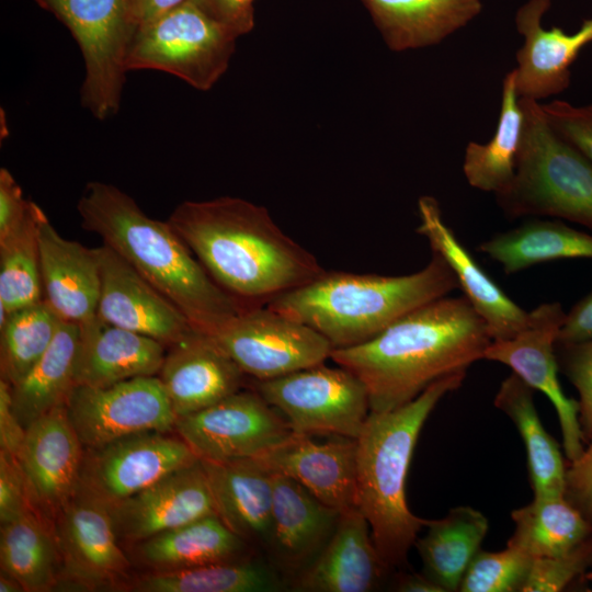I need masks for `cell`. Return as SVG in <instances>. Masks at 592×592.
Returning a JSON list of instances; mask_svg holds the SVG:
<instances>
[{
  "instance_id": "1",
  "label": "cell",
  "mask_w": 592,
  "mask_h": 592,
  "mask_svg": "<svg viewBox=\"0 0 592 592\" xmlns=\"http://www.w3.org/2000/svg\"><path fill=\"white\" fill-rule=\"evenodd\" d=\"M167 221L209 276L243 307L265 306L326 271L264 206L241 197L185 201Z\"/></svg>"
},
{
  "instance_id": "2",
  "label": "cell",
  "mask_w": 592,
  "mask_h": 592,
  "mask_svg": "<svg viewBox=\"0 0 592 592\" xmlns=\"http://www.w3.org/2000/svg\"><path fill=\"white\" fill-rule=\"evenodd\" d=\"M492 342L463 297H441L406 314L375 338L333 349L330 358L365 385L371 412L399 408L432 383L466 372Z\"/></svg>"
},
{
  "instance_id": "3",
  "label": "cell",
  "mask_w": 592,
  "mask_h": 592,
  "mask_svg": "<svg viewBox=\"0 0 592 592\" xmlns=\"http://www.w3.org/2000/svg\"><path fill=\"white\" fill-rule=\"evenodd\" d=\"M77 210L82 228L98 235L168 298L195 331L213 337L248 308L209 276L168 221L148 216L115 185L89 182Z\"/></svg>"
},
{
  "instance_id": "4",
  "label": "cell",
  "mask_w": 592,
  "mask_h": 592,
  "mask_svg": "<svg viewBox=\"0 0 592 592\" xmlns=\"http://www.w3.org/2000/svg\"><path fill=\"white\" fill-rule=\"evenodd\" d=\"M466 372L432 383L408 403L369 412L356 440V508L367 520L373 540L394 570L407 565L408 553L428 520L407 504L406 480L421 429L437 402L457 389Z\"/></svg>"
},
{
  "instance_id": "5",
  "label": "cell",
  "mask_w": 592,
  "mask_h": 592,
  "mask_svg": "<svg viewBox=\"0 0 592 592\" xmlns=\"http://www.w3.org/2000/svg\"><path fill=\"white\" fill-rule=\"evenodd\" d=\"M457 287L447 263L432 252L423 269L407 275L325 271L266 306L311 327L333 349H343L367 342L406 314Z\"/></svg>"
},
{
  "instance_id": "6",
  "label": "cell",
  "mask_w": 592,
  "mask_h": 592,
  "mask_svg": "<svg viewBox=\"0 0 592 592\" xmlns=\"http://www.w3.org/2000/svg\"><path fill=\"white\" fill-rule=\"evenodd\" d=\"M523 133L515 175L496 195L510 218L549 216L592 229V162L549 125L542 103L520 99Z\"/></svg>"
},
{
  "instance_id": "7",
  "label": "cell",
  "mask_w": 592,
  "mask_h": 592,
  "mask_svg": "<svg viewBox=\"0 0 592 592\" xmlns=\"http://www.w3.org/2000/svg\"><path fill=\"white\" fill-rule=\"evenodd\" d=\"M67 26L84 62L82 106L103 121L117 113L137 29L132 0H34Z\"/></svg>"
},
{
  "instance_id": "8",
  "label": "cell",
  "mask_w": 592,
  "mask_h": 592,
  "mask_svg": "<svg viewBox=\"0 0 592 592\" xmlns=\"http://www.w3.org/2000/svg\"><path fill=\"white\" fill-rule=\"evenodd\" d=\"M237 38L187 1L137 26L126 68L164 71L208 91L226 72Z\"/></svg>"
},
{
  "instance_id": "9",
  "label": "cell",
  "mask_w": 592,
  "mask_h": 592,
  "mask_svg": "<svg viewBox=\"0 0 592 592\" xmlns=\"http://www.w3.org/2000/svg\"><path fill=\"white\" fill-rule=\"evenodd\" d=\"M252 387L297 434L356 439L371 412L365 385L340 365L321 363L272 379H253Z\"/></svg>"
},
{
  "instance_id": "10",
  "label": "cell",
  "mask_w": 592,
  "mask_h": 592,
  "mask_svg": "<svg viewBox=\"0 0 592 592\" xmlns=\"http://www.w3.org/2000/svg\"><path fill=\"white\" fill-rule=\"evenodd\" d=\"M174 432L200 460L257 459L293 433L285 418L254 389L177 418Z\"/></svg>"
},
{
  "instance_id": "11",
  "label": "cell",
  "mask_w": 592,
  "mask_h": 592,
  "mask_svg": "<svg viewBox=\"0 0 592 592\" xmlns=\"http://www.w3.org/2000/svg\"><path fill=\"white\" fill-rule=\"evenodd\" d=\"M213 338L255 380L325 363L333 350L311 327L266 305L244 308Z\"/></svg>"
},
{
  "instance_id": "12",
  "label": "cell",
  "mask_w": 592,
  "mask_h": 592,
  "mask_svg": "<svg viewBox=\"0 0 592 592\" xmlns=\"http://www.w3.org/2000/svg\"><path fill=\"white\" fill-rule=\"evenodd\" d=\"M53 522L62 582L88 591H126L133 579L130 562L119 547L106 503L79 486Z\"/></svg>"
},
{
  "instance_id": "13",
  "label": "cell",
  "mask_w": 592,
  "mask_h": 592,
  "mask_svg": "<svg viewBox=\"0 0 592 592\" xmlns=\"http://www.w3.org/2000/svg\"><path fill=\"white\" fill-rule=\"evenodd\" d=\"M66 408L84 449L135 433L174 431L178 418L158 375L105 387L76 386Z\"/></svg>"
},
{
  "instance_id": "14",
  "label": "cell",
  "mask_w": 592,
  "mask_h": 592,
  "mask_svg": "<svg viewBox=\"0 0 592 592\" xmlns=\"http://www.w3.org/2000/svg\"><path fill=\"white\" fill-rule=\"evenodd\" d=\"M198 460L177 433H135L84 449L79 486L112 506Z\"/></svg>"
},
{
  "instance_id": "15",
  "label": "cell",
  "mask_w": 592,
  "mask_h": 592,
  "mask_svg": "<svg viewBox=\"0 0 592 592\" xmlns=\"http://www.w3.org/2000/svg\"><path fill=\"white\" fill-rule=\"evenodd\" d=\"M566 312L559 303H544L528 311L525 328L509 340L492 341L483 358L509 366L531 388L542 391L554 405L569 463L584 447L579 420V402L568 398L558 379L556 341Z\"/></svg>"
},
{
  "instance_id": "16",
  "label": "cell",
  "mask_w": 592,
  "mask_h": 592,
  "mask_svg": "<svg viewBox=\"0 0 592 592\" xmlns=\"http://www.w3.org/2000/svg\"><path fill=\"white\" fill-rule=\"evenodd\" d=\"M95 249L101 276L98 317L167 348L197 332L168 298L116 252L104 244Z\"/></svg>"
},
{
  "instance_id": "17",
  "label": "cell",
  "mask_w": 592,
  "mask_h": 592,
  "mask_svg": "<svg viewBox=\"0 0 592 592\" xmlns=\"http://www.w3.org/2000/svg\"><path fill=\"white\" fill-rule=\"evenodd\" d=\"M84 447L66 406L34 420L15 456L35 508L52 521L80 485Z\"/></svg>"
},
{
  "instance_id": "18",
  "label": "cell",
  "mask_w": 592,
  "mask_h": 592,
  "mask_svg": "<svg viewBox=\"0 0 592 592\" xmlns=\"http://www.w3.org/2000/svg\"><path fill=\"white\" fill-rule=\"evenodd\" d=\"M551 0H528L515 13V27L523 37L513 69L520 99L539 102L565 91L571 81V66L581 50L592 43V18L574 33L561 27L545 29L542 20Z\"/></svg>"
},
{
  "instance_id": "19",
  "label": "cell",
  "mask_w": 592,
  "mask_h": 592,
  "mask_svg": "<svg viewBox=\"0 0 592 592\" xmlns=\"http://www.w3.org/2000/svg\"><path fill=\"white\" fill-rule=\"evenodd\" d=\"M109 508L118 538L130 544L216 514L201 460Z\"/></svg>"
},
{
  "instance_id": "20",
  "label": "cell",
  "mask_w": 592,
  "mask_h": 592,
  "mask_svg": "<svg viewBox=\"0 0 592 592\" xmlns=\"http://www.w3.org/2000/svg\"><path fill=\"white\" fill-rule=\"evenodd\" d=\"M340 513L297 481L273 474L272 531L265 555L288 587L329 543Z\"/></svg>"
},
{
  "instance_id": "21",
  "label": "cell",
  "mask_w": 592,
  "mask_h": 592,
  "mask_svg": "<svg viewBox=\"0 0 592 592\" xmlns=\"http://www.w3.org/2000/svg\"><path fill=\"white\" fill-rule=\"evenodd\" d=\"M417 231L426 238L432 252L440 254L454 273L458 287L486 322L492 341L509 340L522 331L528 311L514 303L483 271L444 221L439 202L432 196L418 201Z\"/></svg>"
},
{
  "instance_id": "22",
  "label": "cell",
  "mask_w": 592,
  "mask_h": 592,
  "mask_svg": "<svg viewBox=\"0 0 592 592\" xmlns=\"http://www.w3.org/2000/svg\"><path fill=\"white\" fill-rule=\"evenodd\" d=\"M311 437L293 432L257 459L273 474L297 481L319 501L340 512L356 506V440L332 436L320 443Z\"/></svg>"
},
{
  "instance_id": "23",
  "label": "cell",
  "mask_w": 592,
  "mask_h": 592,
  "mask_svg": "<svg viewBox=\"0 0 592 592\" xmlns=\"http://www.w3.org/2000/svg\"><path fill=\"white\" fill-rule=\"evenodd\" d=\"M391 570L375 546L367 520L353 506L340 513L329 543L289 588L301 592H369L379 588Z\"/></svg>"
},
{
  "instance_id": "24",
  "label": "cell",
  "mask_w": 592,
  "mask_h": 592,
  "mask_svg": "<svg viewBox=\"0 0 592 592\" xmlns=\"http://www.w3.org/2000/svg\"><path fill=\"white\" fill-rule=\"evenodd\" d=\"M244 376L213 337L200 332L168 348L158 374L178 418L241 390Z\"/></svg>"
},
{
  "instance_id": "25",
  "label": "cell",
  "mask_w": 592,
  "mask_h": 592,
  "mask_svg": "<svg viewBox=\"0 0 592 592\" xmlns=\"http://www.w3.org/2000/svg\"><path fill=\"white\" fill-rule=\"evenodd\" d=\"M43 299L65 322L96 316L101 276L96 249L64 238L44 213L38 224Z\"/></svg>"
},
{
  "instance_id": "26",
  "label": "cell",
  "mask_w": 592,
  "mask_h": 592,
  "mask_svg": "<svg viewBox=\"0 0 592 592\" xmlns=\"http://www.w3.org/2000/svg\"><path fill=\"white\" fill-rule=\"evenodd\" d=\"M201 463L217 516L255 550L265 553L272 531L273 473L259 459Z\"/></svg>"
},
{
  "instance_id": "27",
  "label": "cell",
  "mask_w": 592,
  "mask_h": 592,
  "mask_svg": "<svg viewBox=\"0 0 592 592\" xmlns=\"http://www.w3.org/2000/svg\"><path fill=\"white\" fill-rule=\"evenodd\" d=\"M76 386L105 387L141 376H157L168 348L94 316L79 325Z\"/></svg>"
},
{
  "instance_id": "28",
  "label": "cell",
  "mask_w": 592,
  "mask_h": 592,
  "mask_svg": "<svg viewBox=\"0 0 592 592\" xmlns=\"http://www.w3.org/2000/svg\"><path fill=\"white\" fill-rule=\"evenodd\" d=\"M392 52L436 45L482 11L481 0H362Z\"/></svg>"
},
{
  "instance_id": "29",
  "label": "cell",
  "mask_w": 592,
  "mask_h": 592,
  "mask_svg": "<svg viewBox=\"0 0 592 592\" xmlns=\"http://www.w3.org/2000/svg\"><path fill=\"white\" fill-rule=\"evenodd\" d=\"M135 559L149 571H172L237 561L259 551L231 532L217 514L133 544Z\"/></svg>"
},
{
  "instance_id": "30",
  "label": "cell",
  "mask_w": 592,
  "mask_h": 592,
  "mask_svg": "<svg viewBox=\"0 0 592 592\" xmlns=\"http://www.w3.org/2000/svg\"><path fill=\"white\" fill-rule=\"evenodd\" d=\"M1 571L25 592H47L62 582V560L54 522L38 510L1 524Z\"/></svg>"
},
{
  "instance_id": "31",
  "label": "cell",
  "mask_w": 592,
  "mask_h": 592,
  "mask_svg": "<svg viewBox=\"0 0 592 592\" xmlns=\"http://www.w3.org/2000/svg\"><path fill=\"white\" fill-rule=\"evenodd\" d=\"M289 588L284 577L262 556L172 571H148L134 577V592H276Z\"/></svg>"
},
{
  "instance_id": "32",
  "label": "cell",
  "mask_w": 592,
  "mask_h": 592,
  "mask_svg": "<svg viewBox=\"0 0 592 592\" xmlns=\"http://www.w3.org/2000/svg\"><path fill=\"white\" fill-rule=\"evenodd\" d=\"M425 527V535L414 543L422 559V573L442 592L458 591L487 534V517L470 506H457L443 519L428 520Z\"/></svg>"
},
{
  "instance_id": "33",
  "label": "cell",
  "mask_w": 592,
  "mask_h": 592,
  "mask_svg": "<svg viewBox=\"0 0 592 592\" xmlns=\"http://www.w3.org/2000/svg\"><path fill=\"white\" fill-rule=\"evenodd\" d=\"M533 390L512 373L501 383L494 405L510 417L522 436L534 497H565L567 466L557 442L539 420Z\"/></svg>"
},
{
  "instance_id": "34",
  "label": "cell",
  "mask_w": 592,
  "mask_h": 592,
  "mask_svg": "<svg viewBox=\"0 0 592 592\" xmlns=\"http://www.w3.org/2000/svg\"><path fill=\"white\" fill-rule=\"evenodd\" d=\"M79 332L78 323L64 321L43 356L11 386L13 410L25 429L41 415L67 405L76 387Z\"/></svg>"
},
{
  "instance_id": "35",
  "label": "cell",
  "mask_w": 592,
  "mask_h": 592,
  "mask_svg": "<svg viewBox=\"0 0 592 592\" xmlns=\"http://www.w3.org/2000/svg\"><path fill=\"white\" fill-rule=\"evenodd\" d=\"M480 252L513 274L560 259H592V235L556 220L533 219L479 243Z\"/></svg>"
},
{
  "instance_id": "36",
  "label": "cell",
  "mask_w": 592,
  "mask_h": 592,
  "mask_svg": "<svg viewBox=\"0 0 592 592\" xmlns=\"http://www.w3.org/2000/svg\"><path fill=\"white\" fill-rule=\"evenodd\" d=\"M523 123L524 113L512 69L502 81L500 114L494 134L488 143L470 141L465 149L463 171L470 186L494 195L509 187L515 175Z\"/></svg>"
},
{
  "instance_id": "37",
  "label": "cell",
  "mask_w": 592,
  "mask_h": 592,
  "mask_svg": "<svg viewBox=\"0 0 592 592\" xmlns=\"http://www.w3.org/2000/svg\"><path fill=\"white\" fill-rule=\"evenodd\" d=\"M508 545L532 559L567 554L592 536V523L566 497H534L511 513Z\"/></svg>"
},
{
  "instance_id": "38",
  "label": "cell",
  "mask_w": 592,
  "mask_h": 592,
  "mask_svg": "<svg viewBox=\"0 0 592 592\" xmlns=\"http://www.w3.org/2000/svg\"><path fill=\"white\" fill-rule=\"evenodd\" d=\"M43 215L33 202L27 218L0 238V326L10 312L43 300L38 248Z\"/></svg>"
},
{
  "instance_id": "39",
  "label": "cell",
  "mask_w": 592,
  "mask_h": 592,
  "mask_svg": "<svg viewBox=\"0 0 592 592\" xmlns=\"http://www.w3.org/2000/svg\"><path fill=\"white\" fill-rule=\"evenodd\" d=\"M64 321L43 299L10 312L0 326V374L15 385L43 356Z\"/></svg>"
},
{
  "instance_id": "40",
  "label": "cell",
  "mask_w": 592,
  "mask_h": 592,
  "mask_svg": "<svg viewBox=\"0 0 592 592\" xmlns=\"http://www.w3.org/2000/svg\"><path fill=\"white\" fill-rule=\"evenodd\" d=\"M532 558L506 545L500 551L479 550L464 573L462 592H522Z\"/></svg>"
},
{
  "instance_id": "41",
  "label": "cell",
  "mask_w": 592,
  "mask_h": 592,
  "mask_svg": "<svg viewBox=\"0 0 592 592\" xmlns=\"http://www.w3.org/2000/svg\"><path fill=\"white\" fill-rule=\"evenodd\" d=\"M590 566L592 536L567 554L532 559L522 592L562 591Z\"/></svg>"
},
{
  "instance_id": "42",
  "label": "cell",
  "mask_w": 592,
  "mask_h": 592,
  "mask_svg": "<svg viewBox=\"0 0 592 592\" xmlns=\"http://www.w3.org/2000/svg\"><path fill=\"white\" fill-rule=\"evenodd\" d=\"M556 355L559 371L579 392V420L588 443L592 437V341L557 343Z\"/></svg>"
},
{
  "instance_id": "43",
  "label": "cell",
  "mask_w": 592,
  "mask_h": 592,
  "mask_svg": "<svg viewBox=\"0 0 592 592\" xmlns=\"http://www.w3.org/2000/svg\"><path fill=\"white\" fill-rule=\"evenodd\" d=\"M542 109L551 128L592 162V104L556 100Z\"/></svg>"
},
{
  "instance_id": "44",
  "label": "cell",
  "mask_w": 592,
  "mask_h": 592,
  "mask_svg": "<svg viewBox=\"0 0 592 592\" xmlns=\"http://www.w3.org/2000/svg\"><path fill=\"white\" fill-rule=\"evenodd\" d=\"M37 510L18 458L0 449V523Z\"/></svg>"
},
{
  "instance_id": "45",
  "label": "cell",
  "mask_w": 592,
  "mask_h": 592,
  "mask_svg": "<svg viewBox=\"0 0 592 592\" xmlns=\"http://www.w3.org/2000/svg\"><path fill=\"white\" fill-rule=\"evenodd\" d=\"M208 18L223 25L237 37L254 26V0H189Z\"/></svg>"
},
{
  "instance_id": "46",
  "label": "cell",
  "mask_w": 592,
  "mask_h": 592,
  "mask_svg": "<svg viewBox=\"0 0 592 592\" xmlns=\"http://www.w3.org/2000/svg\"><path fill=\"white\" fill-rule=\"evenodd\" d=\"M565 497L592 523V437L567 467Z\"/></svg>"
},
{
  "instance_id": "47",
  "label": "cell",
  "mask_w": 592,
  "mask_h": 592,
  "mask_svg": "<svg viewBox=\"0 0 592 592\" xmlns=\"http://www.w3.org/2000/svg\"><path fill=\"white\" fill-rule=\"evenodd\" d=\"M33 201L23 191L7 168L0 169V238L16 229L29 216Z\"/></svg>"
},
{
  "instance_id": "48",
  "label": "cell",
  "mask_w": 592,
  "mask_h": 592,
  "mask_svg": "<svg viewBox=\"0 0 592 592\" xmlns=\"http://www.w3.org/2000/svg\"><path fill=\"white\" fill-rule=\"evenodd\" d=\"M25 433L26 429L13 410L11 385L0 378V449L16 456Z\"/></svg>"
},
{
  "instance_id": "49",
  "label": "cell",
  "mask_w": 592,
  "mask_h": 592,
  "mask_svg": "<svg viewBox=\"0 0 592 592\" xmlns=\"http://www.w3.org/2000/svg\"><path fill=\"white\" fill-rule=\"evenodd\" d=\"M587 341H592V292L566 314L556 342L567 344Z\"/></svg>"
},
{
  "instance_id": "50",
  "label": "cell",
  "mask_w": 592,
  "mask_h": 592,
  "mask_svg": "<svg viewBox=\"0 0 592 592\" xmlns=\"http://www.w3.org/2000/svg\"><path fill=\"white\" fill-rule=\"evenodd\" d=\"M189 0H132L133 14L137 26L145 24Z\"/></svg>"
},
{
  "instance_id": "51",
  "label": "cell",
  "mask_w": 592,
  "mask_h": 592,
  "mask_svg": "<svg viewBox=\"0 0 592 592\" xmlns=\"http://www.w3.org/2000/svg\"><path fill=\"white\" fill-rule=\"evenodd\" d=\"M394 588L401 592H442L424 573L399 572L395 578Z\"/></svg>"
},
{
  "instance_id": "52",
  "label": "cell",
  "mask_w": 592,
  "mask_h": 592,
  "mask_svg": "<svg viewBox=\"0 0 592 592\" xmlns=\"http://www.w3.org/2000/svg\"><path fill=\"white\" fill-rule=\"evenodd\" d=\"M0 592H25L22 584L13 577L1 571Z\"/></svg>"
},
{
  "instance_id": "53",
  "label": "cell",
  "mask_w": 592,
  "mask_h": 592,
  "mask_svg": "<svg viewBox=\"0 0 592 592\" xmlns=\"http://www.w3.org/2000/svg\"><path fill=\"white\" fill-rule=\"evenodd\" d=\"M585 578H587L588 580L592 581V572L585 574Z\"/></svg>"
}]
</instances>
